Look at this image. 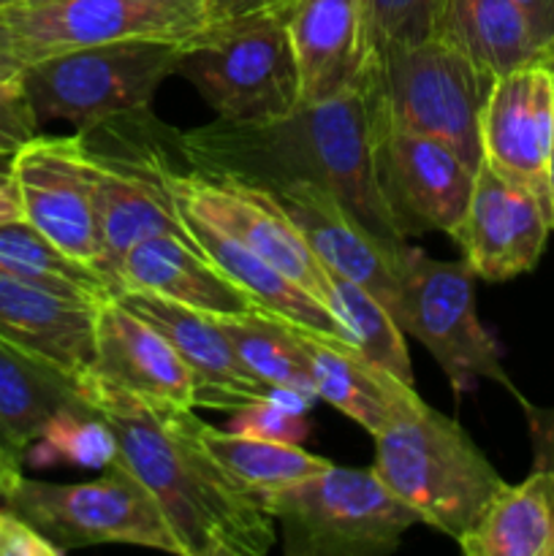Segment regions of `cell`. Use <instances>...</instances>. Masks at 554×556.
Instances as JSON below:
<instances>
[{
    "mask_svg": "<svg viewBox=\"0 0 554 556\" xmlns=\"http://www.w3.org/2000/svg\"><path fill=\"white\" fill-rule=\"evenodd\" d=\"M98 413L128 467L161 508L182 556H264L277 521L264 497L217 465L193 432V410L106 402Z\"/></svg>",
    "mask_w": 554,
    "mask_h": 556,
    "instance_id": "cell-2",
    "label": "cell"
},
{
    "mask_svg": "<svg viewBox=\"0 0 554 556\" xmlns=\"http://www.w3.org/2000/svg\"><path fill=\"white\" fill-rule=\"evenodd\" d=\"M396 277L394 320L432 353L456 391H473L478 378H487L519 396L500 364L498 342L478 318L476 275L465 258H429L405 242L396 253Z\"/></svg>",
    "mask_w": 554,
    "mask_h": 556,
    "instance_id": "cell-9",
    "label": "cell"
},
{
    "mask_svg": "<svg viewBox=\"0 0 554 556\" xmlns=\"http://www.w3.org/2000/svg\"><path fill=\"white\" fill-rule=\"evenodd\" d=\"M527 418H530V434L532 448H536V467L538 470H549L554 476V407L549 410H538L530 402L521 400Z\"/></svg>",
    "mask_w": 554,
    "mask_h": 556,
    "instance_id": "cell-37",
    "label": "cell"
},
{
    "mask_svg": "<svg viewBox=\"0 0 554 556\" xmlns=\"http://www.w3.org/2000/svg\"><path fill=\"white\" fill-rule=\"evenodd\" d=\"M96 307L0 275V337L81 380L96 356Z\"/></svg>",
    "mask_w": 554,
    "mask_h": 556,
    "instance_id": "cell-22",
    "label": "cell"
},
{
    "mask_svg": "<svg viewBox=\"0 0 554 556\" xmlns=\"http://www.w3.org/2000/svg\"><path fill=\"white\" fill-rule=\"evenodd\" d=\"M38 134H41V123L22 90V81L0 85V161L9 163L20 152V147Z\"/></svg>",
    "mask_w": 554,
    "mask_h": 556,
    "instance_id": "cell-34",
    "label": "cell"
},
{
    "mask_svg": "<svg viewBox=\"0 0 554 556\" xmlns=\"http://www.w3.org/2000/svg\"><path fill=\"white\" fill-rule=\"evenodd\" d=\"M288 556H383L421 525L369 467L329 465L315 476L264 494Z\"/></svg>",
    "mask_w": 554,
    "mask_h": 556,
    "instance_id": "cell-5",
    "label": "cell"
},
{
    "mask_svg": "<svg viewBox=\"0 0 554 556\" xmlns=\"http://www.w3.org/2000/svg\"><path fill=\"white\" fill-rule=\"evenodd\" d=\"M467 556H554V476L532 470L505 483L476 521L456 538Z\"/></svg>",
    "mask_w": 554,
    "mask_h": 556,
    "instance_id": "cell-26",
    "label": "cell"
},
{
    "mask_svg": "<svg viewBox=\"0 0 554 556\" xmlns=\"http://www.w3.org/2000/svg\"><path fill=\"white\" fill-rule=\"evenodd\" d=\"M331 291H335V313L351 331L353 348L375 367L386 369L402 383L413 386L405 331L400 329L394 315L386 309V304L378 302L367 288L342 280L337 275H331Z\"/></svg>",
    "mask_w": 554,
    "mask_h": 556,
    "instance_id": "cell-31",
    "label": "cell"
},
{
    "mask_svg": "<svg viewBox=\"0 0 554 556\" xmlns=\"http://www.w3.org/2000/svg\"><path fill=\"white\" fill-rule=\"evenodd\" d=\"M179 215H182L185 231H188L190 242H193L206 258L215 261L223 269V275L231 277V280L237 282L261 309H266V313L277 315V318L288 320V324L299 326V329L304 331H313V334L353 345L348 326L342 324L326 304H320L313 293L304 291L299 282H293L291 277L282 275L277 266H272L269 261H264L261 255L250 253V250L244 248V244H239L237 239L226 237L221 228L196 217L193 212L179 210Z\"/></svg>",
    "mask_w": 554,
    "mask_h": 556,
    "instance_id": "cell-24",
    "label": "cell"
},
{
    "mask_svg": "<svg viewBox=\"0 0 554 556\" xmlns=\"http://www.w3.org/2000/svg\"><path fill=\"white\" fill-rule=\"evenodd\" d=\"M494 76L440 36L378 47V96L386 123L429 136L478 168L481 114Z\"/></svg>",
    "mask_w": 554,
    "mask_h": 556,
    "instance_id": "cell-6",
    "label": "cell"
},
{
    "mask_svg": "<svg viewBox=\"0 0 554 556\" xmlns=\"http://www.w3.org/2000/svg\"><path fill=\"white\" fill-rule=\"evenodd\" d=\"M329 275L367 288L394 315L400 302L396 253L375 239L331 190L315 182L264 185Z\"/></svg>",
    "mask_w": 554,
    "mask_h": 556,
    "instance_id": "cell-18",
    "label": "cell"
},
{
    "mask_svg": "<svg viewBox=\"0 0 554 556\" xmlns=\"http://www.w3.org/2000/svg\"><path fill=\"white\" fill-rule=\"evenodd\" d=\"M20 3H27V0H0V11L11 9V5H20Z\"/></svg>",
    "mask_w": 554,
    "mask_h": 556,
    "instance_id": "cell-43",
    "label": "cell"
},
{
    "mask_svg": "<svg viewBox=\"0 0 554 556\" xmlns=\"http://www.w3.org/2000/svg\"><path fill=\"white\" fill-rule=\"evenodd\" d=\"M549 210H552V231H554V141H552V155H549Z\"/></svg>",
    "mask_w": 554,
    "mask_h": 556,
    "instance_id": "cell-42",
    "label": "cell"
},
{
    "mask_svg": "<svg viewBox=\"0 0 554 556\" xmlns=\"http://www.w3.org/2000/svg\"><path fill=\"white\" fill-rule=\"evenodd\" d=\"M373 440L380 481L416 510L421 525L454 541L505 486L459 421L424 400Z\"/></svg>",
    "mask_w": 554,
    "mask_h": 556,
    "instance_id": "cell-3",
    "label": "cell"
},
{
    "mask_svg": "<svg viewBox=\"0 0 554 556\" xmlns=\"http://www.w3.org/2000/svg\"><path fill=\"white\" fill-rule=\"evenodd\" d=\"M168 188L179 210L193 212L196 217L221 228L226 237L269 261L335 313L331 275L264 185L231 174L168 168Z\"/></svg>",
    "mask_w": 554,
    "mask_h": 556,
    "instance_id": "cell-11",
    "label": "cell"
},
{
    "mask_svg": "<svg viewBox=\"0 0 554 556\" xmlns=\"http://www.w3.org/2000/svg\"><path fill=\"white\" fill-rule=\"evenodd\" d=\"M87 405L130 402L150 410H193L190 369L172 342L117 296L96 307V356L79 380Z\"/></svg>",
    "mask_w": 554,
    "mask_h": 556,
    "instance_id": "cell-13",
    "label": "cell"
},
{
    "mask_svg": "<svg viewBox=\"0 0 554 556\" xmlns=\"http://www.w3.org/2000/svg\"><path fill=\"white\" fill-rule=\"evenodd\" d=\"M380 123L378 71L369 81L320 103H302L269 123H226L174 134L190 168L231 174L255 185L315 182L331 190L375 239L407 242L380 193L375 139Z\"/></svg>",
    "mask_w": 554,
    "mask_h": 556,
    "instance_id": "cell-1",
    "label": "cell"
},
{
    "mask_svg": "<svg viewBox=\"0 0 554 556\" xmlns=\"http://www.w3.org/2000/svg\"><path fill=\"white\" fill-rule=\"evenodd\" d=\"M22 217L71 258L101 264L98 163L87 134L33 136L9 161Z\"/></svg>",
    "mask_w": 554,
    "mask_h": 556,
    "instance_id": "cell-12",
    "label": "cell"
},
{
    "mask_svg": "<svg viewBox=\"0 0 554 556\" xmlns=\"http://www.w3.org/2000/svg\"><path fill=\"white\" fill-rule=\"evenodd\" d=\"M177 74L226 123H269L302 106V79L282 16L206 27L185 47Z\"/></svg>",
    "mask_w": 554,
    "mask_h": 556,
    "instance_id": "cell-7",
    "label": "cell"
},
{
    "mask_svg": "<svg viewBox=\"0 0 554 556\" xmlns=\"http://www.w3.org/2000/svg\"><path fill=\"white\" fill-rule=\"evenodd\" d=\"M63 410H96L81 396L79 380L25 348L0 337V440L22 456L43 427Z\"/></svg>",
    "mask_w": 554,
    "mask_h": 556,
    "instance_id": "cell-25",
    "label": "cell"
},
{
    "mask_svg": "<svg viewBox=\"0 0 554 556\" xmlns=\"http://www.w3.org/2000/svg\"><path fill=\"white\" fill-rule=\"evenodd\" d=\"M293 0H204L206 27L250 16H282Z\"/></svg>",
    "mask_w": 554,
    "mask_h": 556,
    "instance_id": "cell-36",
    "label": "cell"
},
{
    "mask_svg": "<svg viewBox=\"0 0 554 556\" xmlns=\"http://www.w3.org/2000/svg\"><path fill=\"white\" fill-rule=\"evenodd\" d=\"M188 43L125 38L68 49L25 65L20 81L38 123H68L79 134L119 117L150 112L158 87Z\"/></svg>",
    "mask_w": 554,
    "mask_h": 556,
    "instance_id": "cell-4",
    "label": "cell"
},
{
    "mask_svg": "<svg viewBox=\"0 0 554 556\" xmlns=\"http://www.w3.org/2000/svg\"><path fill=\"white\" fill-rule=\"evenodd\" d=\"M552 233L546 201L525 185L478 163L465 220L454 233L462 258L473 275L487 282H505L527 275L541 261Z\"/></svg>",
    "mask_w": 554,
    "mask_h": 556,
    "instance_id": "cell-15",
    "label": "cell"
},
{
    "mask_svg": "<svg viewBox=\"0 0 554 556\" xmlns=\"http://www.w3.org/2000/svg\"><path fill=\"white\" fill-rule=\"evenodd\" d=\"M530 20L538 41L554 54V0H514Z\"/></svg>",
    "mask_w": 554,
    "mask_h": 556,
    "instance_id": "cell-38",
    "label": "cell"
},
{
    "mask_svg": "<svg viewBox=\"0 0 554 556\" xmlns=\"http://www.w3.org/2000/svg\"><path fill=\"white\" fill-rule=\"evenodd\" d=\"M297 337L307 356L318 400L356 421L373 438L421 402L413 386L375 367L348 342L329 340L299 326Z\"/></svg>",
    "mask_w": 554,
    "mask_h": 556,
    "instance_id": "cell-23",
    "label": "cell"
},
{
    "mask_svg": "<svg viewBox=\"0 0 554 556\" xmlns=\"http://www.w3.org/2000/svg\"><path fill=\"white\" fill-rule=\"evenodd\" d=\"M92 155L98 163V226H101L98 271L114 288V275L130 248L161 233L188 237V231L174 204L168 166L161 152L112 155L92 147Z\"/></svg>",
    "mask_w": 554,
    "mask_h": 556,
    "instance_id": "cell-19",
    "label": "cell"
},
{
    "mask_svg": "<svg viewBox=\"0 0 554 556\" xmlns=\"http://www.w3.org/2000/svg\"><path fill=\"white\" fill-rule=\"evenodd\" d=\"M22 71H25V60H22L20 47H16L14 33H11V27L0 16V85L20 81Z\"/></svg>",
    "mask_w": 554,
    "mask_h": 556,
    "instance_id": "cell-39",
    "label": "cell"
},
{
    "mask_svg": "<svg viewBox=\"0 0 554 556\" xmlns=\"http://www.w3.org/2000/svg\"><path fill=\"white\" fill-rule=\"evenodd\" d=\"M117 299L172 342L193 378L196 407L242 410L250 402L269 396V386L248 372L212 315L144 291H123Z\"/></svg>",
    "mask_w": 554,
    "mask_h": 556,
    "instance_id": "cell-20",
    "label": "cell"
},
{
    "mask_svg": "<svg viewBox=\"0 0 554 556\" xmlns=\"http://www.w3.org/2000/svg\"><path fill=\"white\" fill-rule=\"evenodd\" d=\"M22 60L125 38L193 43L206 30L204 0H27L0 11Z\"/></svg>",
    "mask_w": 554,
    "mask_h": 556,
    "instance_id": "cell-10",
    "label": "cell"
},
{
    "mask_svg": "<svg viewBox=\"0 0 554 556\" xmlns=\"http://www.w3.org/2000/svg\"><path fill=\"white\" fill-rule=\"evenodd\" d=\"M193 432L199 443L210 451L212 459L226 467L239 483L259 492L261 497L282 486L315 476L331 465L324 456L304 451L299 443L253 438L231 429H217L193 416Z\"/></svg>",
    "mask_w": 554,
    "mask_h": 556,
    "instance_id": "cell-30",
    "label": "cell"
},
{
    "mask_svg": "<svg viewBox=\"0 0 554 556\" xmlns=\"http://www.w3.org/2000/svg\"><path fill=\"white\" fill-rule=\"evenodd\" d=\"M375 168L402 237L443 231L454 239L470 204L476 166L443 141L386 123L380 112Z\"/></svg>",
    "mask_w": 554,
    "mask_h": 556,
    "instance_id": "cell-14",
    "label": "cell"
},
{
    "mask_svg": "<svg viewBox=\"0 0 554 556\" xmlns=\"http://www.w3.org/2000/svg\"><path fill=\"white\" fill-rule=\"evenodd\" d=\"M217 329L234 348L250 375L269 389L297 391L307 400H318L310 375L307 356L299 345L297 326L266 309H250L237 315H212Z\"/></svg>",
    "mask_w": 554,
    "mask_h": 556,
    "instance_id": "cell-29",
    "label": "cell"
},
{
    "mask_svg": "<svg viewBox=\"0 0 554 556\" xmlns=\"http://www.w3.org/2000/svg\"><path fill=\"white\" fill-rule=\"evenodd\" d=\"M438 36L462 49L494 79L541 60L554 63V54L538 41L530 20L514 0H445Z\"/></svg>",
    "mask_w": 554,
    "mask_h": 556,
    "instance_id": "cell-27",
    "label": "cell"
},
{
    "mask_svg": "<svg viewBox=\"0 0 554 556\" xmlns=\"http://www.w3.org/2000/svg\"><path fill=\"white\" fill-rule=\"evenodd\" d=\"M552 141L554 63L541 60L498 76L481 114L483 161L541 195L546 206Z\"/></svg>",
    "mask_w": 554,
    "mask_h": 556,
    "instance_id": "cell-16",
    "label": "cell"
},
{
    "mask_svg": "<svg viewBox=\"0 0 554 556\" xmlns=\"http://www.w3.org/2000/svg\"><path fill=\"white\" fill-rule=\"evenodd\" d=\"M282 20L297 54L302 103L342 96L378 71V41L364 0H293Z\"/></svg>",
    "mask_w": 554,
    "mask_h": 556,
    "instance_id": "cell-17",
    "label": "cell"
},
{
    "mask_svg": "<svg viewBox=\"0 0 554 556\" xmlns=\"http://www.w3.org/2000/svg\"><path fill=\"white\" fill-rule=\"evenodd\" d=\"M0 505L30 521L63 552L125 543L182 556L152 494L117 459L87 483H49L16 472L0 486Z\"/></svg>",
    "mask_w": 554,
    "mask_h": 556,
    "instance_id": "cell-8",
    "label": "cell"
},
{
    "mask_svg": "<svg viewBox=\"0 0 554 556\" xmlns=\"http://www.w3.org/2000/svg\"><path fill=\"white\" fill-rule=\"evenodd\" d=\"M117 459V438L98 410H63L43 427L41 438L25 451V465H74L106 470Z\"/></svg>",
    "mask_w": 554,
    "mask_h": 556,
    "instance_id": "cell-32",
    "label": "cell"
},
{
    "mask_svg": "<svg viewBox=\"0 0 554 556\" xmlns=\"http://www.w3.org/2000/svg\"><path fill=\"white\" fill-rule=\"evenodd\" d=\"M22 465H25V462H22V456H16L14 451L5 448L3 440H0V486H3L11 476L22 472Z\"/></svg>",
    "mask_w": 554,
    "mask_h": 556,
    "instance_id": "cell-41",
    "label": "cell"
},
{
    "mask_svg": "<svg viewBox=\"0 0 554 556\" xmlns=\"http://www.w3.org/2000/svg\"><path fill=\"white\" fill-rule=\"evenodd\" d=\"M114 291H144L206 315L261 309L221 266L206 258L188 237L161 233L128 250L114 275ZM114 293V296H117Z\"/></svg>",
    "mask_w": 554,
    "mask_h": 556,
    "instance_id": "cell-21",
    "label": "cell"
},
{
    "mask_svg": "<svg viewBox=\"0 0 554 556\" xmlns=\"http://www.w3.org/2000/svg\"><path fill=\"white\" fill-rule=\"evenodd\" d=\"M378 47L438 36L445 0H364Z\"/></svg>",
    "mask_w": 554,
    "mask_h": 556,
    "instance_id": "cell-33",
    "label": "cell"
},
{
    "mask_svg": "<svg viewBox=\"0 0 554 556\" xmlns=\"http://www.w3.org/2000/svg\"><path fill=\"white\" fill-rule=\"evenodd\" d=\"M14 220H22L20 190H16L14 177H11L9 163L0 161V226Z\"/></svg>",
    "mask_w": 554,
    "mask_h": 556,
    "instance_id": "cell-40",
    "label": "cell"
},
{
    "mask_svg": "<svg viewBox=\"0 0 554 556\" xmlns=\"http://www.w3.org/2000/svg\"><path fill=\"white\" fill-rule=\"evenodd\" d=\"M58 543L38 532L30 521L0 505V556H63Z\"/></svg>",
    "mask_w": 554,
    "mask_h": 556,
    "instance_id": "cell-35",
    "label": "cell"
},
{
    "mask_svg": "<svg viewBox=\"0 0 554 556\" xmlns=\"http://www.w3.org/2000/svg\"><path fill=\"white\" fill-rule=\"evenodd\" d=\"M0 275L81 304L114 296L112 282L101 271L63 253L25 217L0 226Z\"/></svg>",
    "mask_w": 554,
    "mask_h": 556,
    "instance_id": "cell-28",
    "label": "cell"
}]
</instances>
